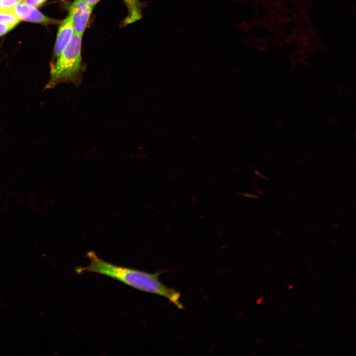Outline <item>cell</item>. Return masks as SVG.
<instances>
[{"mask_svg":"<svg viewBox=\"0 0 356 356\" xmlns=\"http://www.w3.org/2000/svg\"><path fill=\"white\" fill-rule=\"evenodd\" d=\"M90 5L94 6L100 0H83Z\"/></svg>","mask_w":356,"mask_h":356,"instance_id":"8fae6325","label":"cell"},{"mask_svg":"<svg viewBox=\"0 0 356 356\" xmlns=\"http://www.w3.org/2000/svg\"><path fill=\"white\" fill-rule=\"evenodd\" d=\"M10 10L20 21L43 24H52L56 22V20L44 15L36 7L23 2H19Z\"/></svg>","mask_w":356,"mask_h":356,"instance_id":"277c9868","label":"cell"},{"mask_svg":"<svg viewBox=\"0 0 356 356\" xmlns=\"http://www.w3.org/2000/svg\"><path fill=\"white\" fill-rule=\"evenodd\" d=\"M46 0H22V2L29 4L35 7L42 5Z\"/></svg>","mask_w":356,"mask_h":356,"instance_id":"30bf717a","label":"cell"},{"mask_svg":"<svg viewBox=\"0 0 356 356\" xmlns=\"http://www.w3.org/2000/svg\"><path fill=\"white\" fill-rule=\"evenodd\" d=\"M15 27L14 25L0 23V37L7 33Z\"/></svg>","mask_w":356,"mask_h":356,"instance_id":"9c48e42d","label":"cell"},{"mask_svg":"<svg viewBox=\"0 0 356 356\" xmlns=\"http://www.w3.org/2000/svg\"><path fill=\"white\" fill-rule=\"evenodd\" d=\"M128 11V15L124 21L125 24H132L141 17V3L138 0H123Z\"/></svg>","mask_w":356,"mask_h":356,"instance_id":"8992f818","label":"cell"},{"mask_svg":"<svg viewBox=\"0 0 356 356\" xmlns=\"http://www.w3.org/2000/svg\"><path fill=\"white\" fill-rule=\"evenodd\" d=\"M94 6L83 0H75L68 6L75 33L83 36Z\"/></svg>","mask_w":356,"mask_h":356,"instance_id":"3957f363","label":"cell"},{"mask_svg":"<svg viewBox=\"0 0 356 356\" xmlns=\"http://www.w3.org/2000/svg\"><path fill=\"white\" fill-rule=\"evenodd\" d=\"M20 21L10 10L0 9V23L16 26Z\"/></svg>","mask_w":356,"mask_h":356,"instance_id":"52a82bcc","label":"cell"},{"mask_svg":"<svg viewBox=\"0 0 356 356\" xmlns=\"http://www.w3.org/2000/svg\"><path fill=\"white\" fill-rule=\"evenodd\" d=\"M22 0H0V9L10 10Z\"/></svg>","mask_w":356,"mask_h":356,"instance_id":"ba28073f","label":"cell"},{"mask_svg":"<svg viewBox=\"0 0 356 356\" xmlns=\"http://www.w3.org/2000/svg\"><path fill=\"white\" fill-rule=\"evenodd\" d=\"M75 33L69 15L60 23L55 43L54 55L56 58L68 45Z\"/></svg>","mask_w":356,"mask_h":356,"instance_id":"5b68a950","label":"cell"},{"mask_svg":"<svg viewBox=\"0 0 356 356\" xmlns=\"http://www.w3.org/2000/svg\"><path fill=\"white\" fill-rule=\"evenodd\" d=\"M87 256L89 260V264L86 267H77V273L92 272L107 276L137 290L162 296L179 310L184 309L180 301V293L166 286L159 279L161 274L169 270L163 269L150 273L118 266L100 259L92 251L88 252Z\"/></svg>","mask_w":356,"mask_h":356,"instance_id":"6da1fadb","label":"cell"},{"mask_svg":"<svg viewBox=\"0 0 356 356\" xmlns=\"http://www.w3.org/2000/svg\"><path fill=\"white\" fill-rule=\"evenodd\" d=\"M82 36L74 33L68 45L50 64V76L44 89L62 83H71L77 87L82 84L86 69L82 61Z\"/></svg>","mask_w":356,"mask_h":356,"instance_id":"7a4b0ae2","label":"cell"}]
</instances>
